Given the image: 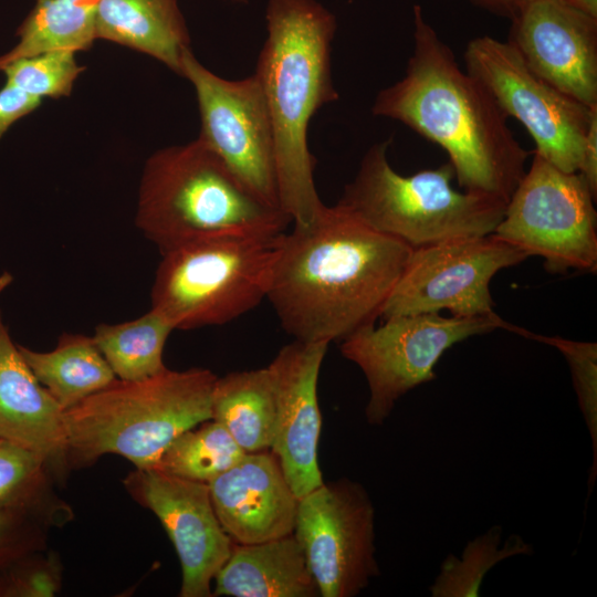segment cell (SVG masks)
<instances>
[{"label": "cell", "instance_id": "6da1fadb", "mask_svg": "<svg viewBox=\"0 0 597 597\" xmlns=\"http://www.w3.org/2000/svg\"><path fill=\"white\" fill-rule=\"evenodd\" d=\"M412 249L337 203L277 241L266 298L295 341H343L375 324Z\"/></svg>", "mask_w": 597, "mask_h": 597}, {"label": "cell", "instance_id": "7a4b0ae2", "mask_svg": "<svg viewBox=\"0 0 597 597\" xmlns=\"http://www.w3.org/2000/svg\"><path fill=\"white\" fill-rule=\"evenodd\" d=\"M412 17L413 48L405 75L377 94L371 113L398 121L443 148L462 190L507 202L530 153L488 88L459 66L421 6H413Z\"/></svg>", "mask_w": 597, "mask_h": 597}, {"label": "cell", "instance_id": "3957f363", "mask_svg": "<svg viewBox=\"0 0 597 597\" xmlns=\"http://www.w3.org/2000/svg\"><path fill=\"white\" fill-rule=\"evenodd\" d=\"M265 20L254 74L274 130L280 207L294 224H307L325 206L307 132L317 111L339 97L331 74L337 22L316 0H268Z\"/></svg>", "mask_w": 597, "mask_h": 597}, {"label": "cell", "instance_id": "277c9868", "mask_svg": "<svg viewBox=\"0 0 597 597\" xmlns=\"http://www.w3.org/2000/svg\"><path fill=\"white\" fill-rule=\"evenodd\" d=\"M135 220L161 254L211 238L276 237L292 222L252 193L199 138L148 158Z\"/></svg>", "mask_w": 597, "mask_h": 597}, {"label": "cell", "instance_id": "5b68a950", "mask_svg": "<svg viewBox=\"0 0 597 597\" xmlns=\"http://www.w3.org/2000/svg\"><path fill=\"white\" fill-rule=\"evenodd\" d=\"M216 379L206 368L116 379L64 411L66 453L78 462L116 453L153 469L176 437L211 420Z\"/></svg>", "mask_w": 597, "mask_h": 597}, {"label": "cell", "instance_id": "8992f818", "mask_svg": "<svg viewBox=\"0 0 597 597\" xmlns=\"http://www.w3.org/2000/svg\"><path fill=\"white\" fill-rule=\"evenodd\" d=\"M390 144L391 138L369 147L337 203L412 250L493 233L504 216L506 201L455 190V175L449 161L402 176L388 160Z\"/></svg>", "mask_w": 597, "mask_h": 597}, {"label": "cell", "instance_id": "52a82bcc", "mask_svg": "<svg viewBox=\"0 0 597 597\" xmlns=\"http://www.w3.org/2000/svg\"><path fill=\"white\" fill-rule=\"evenodd\" d=\"M280 235L211 238L161 254L151 307L175 329L238 318L266 298Z\"/></svg>", "mask_w": 597, "mask_h": 597}, {"label": "cell", "instance_id": "ba28073f", "mask_svg": "<svg viewBox=\"0 0 597 597\" xmlns=\"http://www.w3.org/2000/svg\"><path fill=\"white\" fill-rule=\"evenodd\" d=\"M596 197L579 172H565L534 151L493 235L551 273L597 270Z\"/></svg>", "mask_w": 597, "mask_h": 597}, {"label": "cell", "instance_id": "9c48e42d", "mask_svg": "<svg viewBox=\"0 0 597 597\" xmlns=\"http://www.w3.org/2000/svg\"><path fill=\"white\" fill-rule=\"evenodd\" d=\"M378 327L365 326L341 344V353L364 373L369 398L366 418L381 426L396 401L415 387L436 378L434 366L454 344L502 328L496 313L486 316H441L440 313L397 315Z\"/></svg>", "mask_w": 597, "mask_h": 597}, {"label": "cell", "instance_id": "30bf717a", "mask_svg": "<svg viewBox=\"0 0 597 597\" xmlns=\"http://www.w3.org/2000/svg\"><path fill=\"white\" fill-rule=\"evenodd\" d=\"M465 70L491 93L507 117L517 119L535 142V153L565 172H577L597 106L589 107L535 74L506 41L472 39Z\"/></svg>", "mask_w": 597, "mask_h": 597}, {"label": "cell", "instance_id": "8fae6325", "mask_svg": "<svg viewBox=\"0 0 597 597\" xmlns=\"http://www.w3.org/2000/svg\"><path fill=\"white\" fill-rule=\"evenodd\" d=\"M180 75L196 91L201 123L198 138L260 200L281 209L274 130L255 74L237 81L222 78L206 69L189 48L181 56Z\"/></svg>", "mask_w": 597, "mask_h": 597}, {"label": "cell", "instance_id": "7c38bea8", "mask_svg": "<svg viewBox=\"0 0 597 597\" xmlns=\"http://www.w3.org/2000/svg\"><path fill=\"white\" fill-rule=\"evenodd\" d=\"M293 534L322 597H353L379 575L375 510L347 478L323 482L298 499Z\"/></svg>", "mask_w": 597, "mask_h": 597}, {"label": "cell", "instance_id": "4fadbf2b", "mask_svg": "<svg viewBox=\"0 0 597 597\" xmlns=\"http://www.w3.org/2000/svg\"><path fill=\"white\" fill-rule=\"evenodd\" d=\"M527 258L492 233L413 249L381 317L443 310L460 317L492 315V277Z\"/></svg>", "mask_w": 597, "mask_h": 597}, {"label": "cell", "instance_id": "5bb4252c", "mask_svg": "<svg viewBox=\"0 0 597 597\" xmlns=\"http://www.w3.org/2000/svg\"><path fill=\"white\" fill-rule=\"evenodd\" d=\"M129 492L159 519L178 554L181 597L212 596L210 586L234 546L214 512L208 483L137 469Z\"/></svg>", "mask_w": 597, "mask_h": 597}, {"label": "cell", "instance_id": "9a60e30c", "mask_svg": "<svg viewBox=\"0 0 597 597\" xmlns=\"http://www.w3.org/2000/svg\"><path fill=\"white\" fill-rule=\"evenodd\" d=\"M507 42L540 77L597 106V19L564 0H519Z\"/></svg>", "mask_w": 597, "mask_h": 597}, {"label": "cell", "instance_id": "2e32d148", "mask_svg": "<svg viewBox=\"0 0 597 597\" xmlns=\"http://www.w3.org/2000/svg\"><path fill=\"white\" fill-rule=\"evenodd\" d=\"M327 346L294 339L268 366L275 398L270 450L298 499L324 482L317 454L322 426L317 380Z\"/></svg>", "mask_w": 597, "mask_h": 597}, {"label": "cell", "instance_id": "e0dca14e", "mask_svg": "<svg viewBox=\"0 0 597 597\" xmlns=\"http://www.w3.org/2000/svg\"><path fill=\"white\" fill-rule=\"evenodd\" d=\"M208 486L218 520L235 544L293 533L298 498L272 452H245Z\"/></svg>", "mask_w": 597, "mask_h": 597}, {"label": "cell", "instance_id": "ac0fdd59", "mask_svg": "<svg viewBox=\"0 0 597 597\" xmlns=\"http://www.w3.org/2000/svg\"><path fill=\"white\" fill-rule=\"evenodd\" d=\"M0 438L44 462L66 454L64 411L23 359L1 316Z\"/></svg>", "mask_w": 597, "mask_h": 597}, {"label": "cell", "instance_id": "d6986e66", "mask_svg": "<svg viewBox=\"0 0 597 597\" xmlns=\"http://www.w3.org/2000/svg\"><path fill=\"white\" fill-rule=\"evenodd\" d=\"M213 580L212 596H320L304 552L293 533L255 544H234Z\"/></svg>", "mask_w": 597, "mask_h": 597}, {"label": "cell", "instance_id": "ffe728a7", "mask_svg": "<svg viewBox=\"0 0 597 597\" xmlns=\"http://www.w3.org/2000/svg\"><path fill=\"white\" fill-rule=\"evenodd\" d=\"M96 38L148 54L178 75L190 44L177 0H98Z\"/></svg>", "mask_w": 597, "mask_h": 597}, {"label": "cell", "instance_id": "44dd1931", "mask_svg": "<svg viewBox=\"0 0 597 597\" xmlns=\"http://www.w3.org/2000/svg\"><path fill=\"white\" fill-rule=\"evenodd\" d=\"M23 359L63 411L117 379L93 337L63 334L54 349L18 345Z\"/></svg>", "mask_w": 597, "mask_h": 597}, {"label": "cell", "instance_id": "7402d4cb", "mask_svg": "<svg viewBox=\"0 0 597 597\" xmlns=\"http://www.w3.org/2000/svg\"><path fill=\"white\" fill-rule=\"evenodd\" d=\"M211 410V419L221 423L244 452L270 450L275 398L269 368L217 377Z\"/></svg>", "mask_w": 597, "mask_h": 597}, {"label": "cell", "instance_id": "603a6c76", "mask_svg": "<svg viewBox=\"0 0 597 597\" xmlns=\"http://www.w3.org/2000/svg\"><path fill=\"white\" fill-rule=\"evenodd\" d=\"M98 0H35L18 28V43L0 55V70L11 61L48 51L88 50L96 38Z\"/></svg>", "mask_w": 597, "mask_h": 597}, {"label": "cell", "instance_id": "cb8c5ba5", "mask_svg": "<svg viewBox=\"0 0 597 597\" xmlns=\"http://www.w3.org/2000/svg\"><path fill=\"white\" fill-rule=\"evenodd\" d=\"M174 329L171 323L151 307L133 321L100 324L92 337L117 379L134 381L167 368L163 353Z\"/></svg>", "mask_w": 597, "mask_h": 597}, {"label": "cell", "instance_id": "d4e9b609", "mask_svg": "<svg viewBox=\"0 0 597 597\" xmlns=\"http://www.w3.org/2000/svg\"><path fill=\"white\" fill-rule=\"evenodd\" d=\"M244 453L228 430L211 419L176 437L153 469L209 483L237 463Z\"/></svg>", "mask_w": 597, "mask_h": 597}, {"label": "cell", "instance_id": "484cf974", "mask_svg": "<svg viewBox=\"0 0 597 597\" xmlns=\"http://www.w3.org/2000/svg\"><path fill=\"white\" fill-rule=\"evenodd\" d=\"M501 527L494 526L468 542L460 558L449 555L429 590L432 597H475L483 577L499 562L514 555L532 554V546L519 536L507 538L500 547Z\"/></svg>", "mask_w": 597, "mask_h": 597}, {"label": "cell", "instance_id": "4316f807", "mask_svg": "<svg viewBox=\"0 0 597 597\" xmlns=\"http://www.w3.org/2000/svg\"><path fill=\"white\" fill-rule=\"evenodd\" d=\"M506 331L534 339L558 349L568 363L578 405L590 434L593 446V467L589 474V488L594 485L597 472V344L579 342L559 336H546L530 332L504 322Z\"/></svg>", "mask_w": 597, "mask_h": 597}, {"label": "cell", "instance_id": "83f0119b", "mask_svg": "<svg viewBox=\"0 0 597 597\" xmlns=\"http://www.w3.org/2000/svg\"><path fill=\"white\" fill-rule=\"evenodd\" d=\"M74 54L72 51L55 50L24 56L6 64L0 72L6 74V83L33 96H69L74 82L85 70L76 62Z\"/></svg>", "mask_w": 597, "mask_h": 597}, {"label": "cell", "instance_id": "f1b7e54d", "mask_svg": "<svg viewBox=\"0 0 597 597\" xmlns=\"http://www.w3.org/2000/svg\"><path fill=\"white\" fill-rule=\"evenodd\" d=\"M43 463L35 453L0 438V511L27 512Z\"/></svg>", "mask_w": 597, "mask_h": 597}, {"label": "cell", "instance_id": "f546056e", "mask_svg": "<svg viewBox=\"0 0 597 597\" xmlns=\"http://www.w3.org/2000/svg\"><path fill=\"white\" fill-rule=\"evenodd\" d=\"M31 544L25 512L0 511V577L9 566L27 556Z\"/></svg>", "mask_w": 597, "mask_h": 597}, {"label": "cell", "instance_id": "4dcf8cb0", "mask_svg": "<svg viewBox=\"0 0 597 597\" xmlns=\"http://www.w3.org/2000/svg\"><path fill=\"white\" fill-rule=\"evenodd\" d=\"M42 98L6 83L0 90V139L20 118L36 109Z\"/></svg>", "mask_w": 597, "mask_h": 597}, {"label": "cell", "instance_id": "1f68e13d", "mask_svg": "<svg viewBox=\"0 0 597 597\" xmlns=\"http://www.w3.org/2000/svg\"><path fill=\"white\" fill-rule=\"evenodd\" d=\"M597 197V112L594 113L583 149L578 171Z\"/></svg>", "mask_w": 597, "mask_h": 597}, {"label": "cell", "instance_id": "d6a6232c", "mask_svg": "<svg viewBox=\"0 0 597 597\" xmlns=\"http://www.w3.org/2000/svg\"><path fill=\"white\" fill-rule=\"evenodd\" d=\"M476 6L494 13L511 18L519 0H471Z\"/></svg>", "mask_w": 597, "mask_h": 597}, {"label": "cell", "instance_id": "836d02e7", "mask_svg": "<svg viewBox=\"0 0 597 597\" xmlns=\"http://www.w3.org/2000/svg\"><path fill=\"white\" fill-rule=\"evenodd\" d=\"M574 9L597 19V0H564Z\"/></svg>", "mask_w": 597, "mask_h": 597}, {"label": "cell", "instance_id": "e575fe53", "mask_svg": "<svg viewBox=\"0 0 597 597\" xmlns=\"http://www.w3.org/2000/svg\"><path fill=\"white\" fill-rule=\"evenodd\" d=\"M12 275L4 271L0 274V296L7 290V287L12 283Z\"/></svg>", "mask_w": 597, "mask_h": 597}, {"label": "cell", "instance_id": "d590c367", "mask_svg": "<svg viewBox=\"0 0 597 597\" xmlns=\"http://www.w3.org/2000/svg\"><path fill=\"white\" fill-rule=\"evenodd\" d=\"M226 1H229V2H232V3H235V4H244V3H247V0H226Z\"/></svg>", "mask_w": 597, "mask_h": 597}]
</instances>
